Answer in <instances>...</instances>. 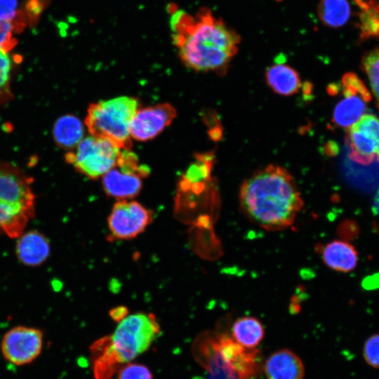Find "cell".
Segmentation results:
<instances>
[{
	"mask_svg": "<svg viewBox=\"0 0 379 379\" xmlns=\"http://www.w3.org/2000/svg\"><path fill=\"white\" fill-rule=\"evenodd\" d=\"M213 349L219 361L234 379H257L260 371L259 352L238 344L227 334L218 335Z\"/></svg>",
	"mask_w": 379,
	"mask_h": 379,
	"instance_id": "obj_8",
	"label": "cell"
},
{
	"mask_svg": "<svg viewBox=\"0 0 379 379\" xmlns=\"http://www.w3.org/2000/svg\"><path fill=\"white\" fill-rule=\"evenodd\" d=\"M321 22L326 26L338 28L345 25L351 15L347 0H321L317 8Z\"/></svg>",
	"mask_w": 379,
	"mask_h": 379,
	"instance_id": "obj_20",
	"label": "cell"
},
{
	"mask_svg": "<svg viewBox=\"0 0 379 379\" xmlns=\"http://www.w3.org/2000/svg\"><path fill=\"white\" fill-rule=\"evenodd\" d=\"M29 180L19 172L0 168V233L18 238L34 217L35 196Z\"/></svg>",
	"mask_w": 379,
	"mask_h": 379,
	"instance_id": "obj_4",
	"label": "cell"
},
{
	"mask_svg": "<svg viewBox=\"0 0 379 379\" xmlns=\"http://www.w3.org/2000/svg\"><path fill=\"white\" fill-rule=\"evenodd\" d=\"M361 65L368 79L376 106L379 109V47L365 53Z\"/></svg>",
	"mask_w": 379,
	"mask_h": 379,
	"instance_id": "obj_22",
	"label": "cell"
},
{
	"mask_svg": "<svg viewBox=\"0 0 379 379\" xmlns=\"http://www.w3.org/2000/svg\"><path fill=\"white\" fill-rule=\"evenodd\" d=\"M175 116V108L167 103L138 109L131 124V136L139 141L151 140L168 126Z\"/></svg>",
	"mask_w": 379,
	"mask_h": 379,
	"instance_id": "obj_13",
	"label": "cell"
},
{
	"mask_svg": "<svg viewBox=\"0 0 379 379\" xmlns=\"http://www.w3.org/2000/svg\"><path fill=\"white\" fill-rule=\"evenodd\" d=\"M11 61L7 51L0 48V90L8 81Z\"/></svg>",
	"mask_w": 379,
	"mask_h": 379,
	"instance_id": "obj_27",
	"label": "cell"
},
{
	"mask_svg": "<svg viewBox=\"0 0 379 379\" xmlns=\"http://www.w3.org/2000/svg\"><path fill=\"white\" fill-rule=\"evenodd\" d=\"M239 199L245 215L267 230L290 227L303 206L293 178L276 165H269L244 180Z\"/></svg>",
	"mask_w": 379,
	"mask_h": 379,
	"instance_id": "obj_2",
	"label": "cell"
},
{
	"mask_svg": "<svg viewBox=\"0 0 379 379\" xmlns=\"http://www.w3.org/2000/svg\"><path fill=\"white\" fill-rule=\"evenodd\" d=\"M233 339L240 345L253 349L262 340L264 328L255 317H244L236 320L232 329Z\"/></svg>",
	"mask_w": 379,
	"mask_h": 379,
	"instance_id": "obj_19",
	"label": "cell"
},
{
	"mask_svg": "<svg viewBox=\"0 0 379 379\" xmlns=\"http://www.w3.org/2000/svg\"><path fill=\"white\" fill-rule=\"evenodd\" d=\"M121 150L111 141L91 135L66 155V160L81 173L96 179L115 166Z\"/></svg>",
	"mask_w": 379,
	"mask_h": 379,
	"instance_id": "obj_6",
	"label": "cell"
},
{
	"mask_svg": "<svg viewBox=\"0 0 379 379\" xmlns=\"http://www.w3.org/2000/svg\"><path fill=\"white\" fill-rule=\"evenodd\" d=\"M359 13L360 38L379 39V2L378 0H354Z\"/></svg>",
	"mask_w": 379,
	"mask_h": 379,
	"instance_id": "obj_21",
	"label": "cell"
},
{
	"mask_svg": "<svg viewBox=\"0 0 379 379\" xmlns=\"http://www.w3.org/2000/svg\"><path fill=\"white\" fill-rule=\"evenodd\" d=\"M342 83L343 98L334 108L332 121L336 126L347 129L364 114L371 95L353 73L344 75Z\"/></svg>",
	"mask_w": 379,
	"mask_h": 379,
	"instance_id": "obj_11",
	"label": "cell"
},
{
	"mask_svg": "<svg viewBox=\"0 0 379 379\" xmlns=\"http://www.w3.org/2000/svg\"><path fill=\"white\" fill-rule=\"evenodd\" d=\"M139 109L137 99L121 96L90 105L85 124L91 135L107 139L121 149L131 147L130 127Z\"/></svg>",
	"mask_w": 379,
	"mask_h": 379,
	"instance_id": "obj_5",
	"label": "cell"
},
{
	"mask_svg": "<svg viewBox=\"0 0 379 379\" xmlns=\"http://www.w3.org/2000/svg\"><path fill=\"white\" fill-rule=\"evenodd\" d=\"M172 6L173 42L184 65L201 72L225 70L237 52L239 35L208 8L192 15Z\"/></svg>",
	"mask_w": 379,
	"mask_h": 379,
	"instance_id": "obj_1",
	"label": "cell"
},
{
	"mask_svg": "<svg viewBox=\"0 0 379 379\" xmlns=\"http://www.w3.org/2000/svg\"><path fill=\"white\" fill-rule=\"evenodd\" d=\"M16 255L24 265L36 267L42 264L49 256L50 245L44 234L32 230L22 233L16 245Z\"/></svg>",
	"mask_w": 379,
	"mask_h": 379,
	"instance_id": "obj_15",
	"label": "cell"
},
{
	"mask_svg": "<svg viewBox=\"0 0 379 379\" xmlns=\"http://www.w3.org/2000/svg\"><path fill=\"white\" fill-rule=\"evenodd\" d=\"M13 26L7 22L0 20V48L6 51L14 47L17 41L13 36Z\"/></svg>",
	"mask_w": 379,
	"mask_h": 379,
	"instance_id": "obj_26",
	"label": "cell"
},
{
	"mask_svg": "<svg viewBox=\"0 0 379 379\" xmlns=\"http://www.w3.org/2000/svg\"><path fill=\"white\" fill-rule=\"evenodd\" d=\"M160 332L152 313L138 312L125 317L112 335L95 341L91 347L95 379H110L124 364L147 350Z\"/></svg>",
	"mask_w": 379,
	"mask_h": 379,
	"instance_id": "obj_3",
	"label": "cell"
},
{
	"mask_svg": "<svg viewBox=\"0 0 379 379\" xmlns=\"http://www.w3.org/2000/svg\"><path fill=\"white\" fill-rule=\"evenodd\" d=\"M117 379H152V374L146 366L131 363L119 370Z\"/></svg>",
	"mask_w": 379,
	"mask_h": 379,
	"instance_id": "obj_24",
	"label": "cell"
},
{
	"mask_svg": "<svg viewBox=\"0 0 379 379\" xmlns=\"http://www.w3.org/2000/svg\"><path fill=\"white\" fill-rule=\"evenodd\" d=\"M322 259L329 268L341 272L352 271L358 262V253L350 244L340 240L328 243L322 249Z\"/></svg>",
	"mask_w": 379,
	"mask_h": 379,
	"instance_id": "obj_16",
	"label": "cell"
},
{
	"mask_svg": "<svg viewBox=\"0 0 379 379\" xmlns=\"http://www.w3.org/2000/svg\"><path fill=\"white\" fill-rule=\"evenodd\" d=\"M346 143L349 157L361 165H368L375 159L379 161V118L364 114L347 128Z\"/></svg>",
	"mask_w": 379,
	"mask_h": 379,
	"instance_id": "obj_10",
	"label": "cell"
},
{
	"mask_svg": "<svg viewBox=\"0 0 379 379\" xmlns=\"http://www.w3.org/2000/svg\"><path fill=\"white\" fill-rule=\"evenodd\" d=\"M149 173L146 166L139 164L133 152L122 149L115 166L102 177L103 190L118 201L133 199L140 193L142 178Z\"/></svg>",
	"mask_w": 379,
	"mask_h": 379,
	"instance_id": "obj_7",
	"label": "cell"
},
{
	"mask_svg": "<svg viewBox=\"0 0 379 379\" xmlns=\"http://www.w3.org/2000/svg\"><path fill=\"white\" fill-rule=\"evenodd\" d=\"M265 77L269 86L277 93L291 95L297 93L301 82L298 72L291 67L282 63L270 67Z\"/></svg>",
	"mask_w": 379,
	"mask_h": 379,
	"instance_id": "obj_17",
	"label": "cell"
},
{
	"mask_svg": "<svg viewBox=\"0 0 379 379\" xmlns=\"http://www.w3.org/2000/svg\"><path fill=\"white\" fill-rule=\"evenodd\" d=\"M364 356L371 366L379 368V334L372 335L366 341Z\"/></svg>",
	"mask_w": 379,
	"mask_h": 379,
	"instance_id": "obj_25",
	"label": "cell"
},
{
	"mask_svg": "<svg viewBox=\"0 0 379 379\" xmlns=\"http://www.w3.org/2000/svg\"><path fill=\"white\" fill-rule=\"evenodd\" d=\"M81 121L74 115H65L55 122L53 133L56 143L62 148L76 147L84 137Z\"/></svg>",
	"mask_w": 379,
	"mask_h": 379,
	"instance_id": "obj_18",
	"label": "cell"
},
{
	"mask_svg": "<svg viewBox=\"0 0 379 379\" xmlns=\"http://www.w3.org/2000/svg\"><path fill=\"white\" fill-rule=\"evenodd\" d=\"M151 210L135 201H117L107 218L109 237L114 239H131L143 232L152 222Z\"/></svg>",
	"mask_w": 379,
	"mask_h": 379,
	"instance_id": "obj_9",
	"label": "cell"
},
{
	"mask_svg": "<svg viewBox=\"0 0 379 379\" xmlns=\"http://www.w3.org/2000/svg\"><path fill=\"white\" fill-rule=\"evenodd\" d=\"M128 310L125 306H118L109 311V316L116 322L119 323L128 316Z\"/></svg>",
	"mask_w": 379,
	"mask_h": 379,
	"instance_id": "obj_28",
	"label": "cell"
},
{
	"mask_svg": "<svg viewBox=\"0 0 379 379\" xmlns=\"http://www.w3.org/2000/svg\"><path fill=\"white\" fill-rule=\"evenodd\" d=\"M17 0H0V20L11 23L15 32L25 26V20L18 8Z\"/></svg>",
	"mask_w": 379,
	"mask_h": 379,
	"instance_id": "obj_23",
	"label": "cell"
},
{
	"mask_svg": "<svg viewBox=\"0 0 379 379\" xmlns=\"http://www.w3.org/2000/svg\"><path fill=\"white\" fill-rule=\"evenodd\" d=\"M42 347V332L36 328L24 326H18L8 331L1 343L4 358L17 366L32 362L41 354Z\"/></svg>",
	"mask_w": 379,
	"mask_h": 379,
	"instance_id": "obj_12",
	"label": "cell"
},
{
	"mask_svg": "<svg viewBox=\"0 0 379 379\" xmlns=\"http://www.w3.org/2000/svg\"><path fill=\"white\" fill-rule=\"evenodd\" d=\"M264 371L267 379H302L304 376L302 361L287 349L271 354L265 361Z\"/></svg>",
	"mask_w": 379,
	"mask_h": 379,
	"instance_id": "obj_14",
	"label": "cell"
}]
</instances>
